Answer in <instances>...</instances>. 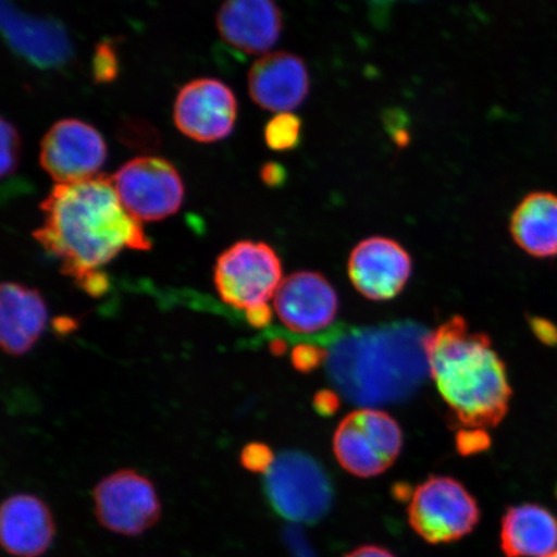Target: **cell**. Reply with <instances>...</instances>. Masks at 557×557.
Masks as SVG:
<instances>
[{
  "mask_svg": "<svg viewBox=\"0 0 557 557\" xmlns=\"http://www.w3.org/2000/svg\"><path fill=\"white\" fill-rule=\"evenodd\" d=\"M44 224L33 233L46 252L61 262L62 274L79 282L124 249L148 250L141 222L122 205L111 178L55 185L41 201Z\"/></svg>",
  "mask_w": 557,
  "mask_h": 557,
  "instance_id": "obj_1",
  "label": "cell"
},
{
  "mask_svg": "<svg viewBox=\"0 0 557 557\" xmlns=\"http://www.w3.org/2000/svg\"><path fill=\"white\" fill-rule=\"evenodd\" d=\"M429 373L461 429L496 428L508 412L512 388L504 360L486 333L451 317L424 338Z\"/></svg>",
  "mask_w": 557,
  "mask_h": 557,
  "instance_id": "obj_2",
  "label": "cell"
},
{
  "mask_svg": "<svg viewBox=\"0 0 557 557\" xmlns=\"http://www.w3.org/2000/svg\"><path fill=\"white\" fill-rule=\"evenodd\" d=\"M426 336L410 323L345 330L330 351L332 379L348 399L364 406L406 398L429 371Z\"/></svg>",
  "mask_w": 557,
  "mask_h": 557,
  "instance_id": "obj_3",
  "label": "cell"
},
{
  "mask_svg": "<svg viewBox=\"0 0 557 557\" xmlns=\"http://www.w3.org/2000/svg\"><path fill=\"white\" fill-rule=\"evenodd\" d=\"M263 490L278 517L297 524H317L331 511L334 487L315 458L298 450L281 453L264 473Z\"/></svg>",
  "mask_w": 557,
  "mask_h": 557,
  "instance_id": "obj_4",
  "label": "cell"
},
{
  "mask_svg": "<svg viewBox=\"0 0 557 557\" xmlns=\"http://www.w3.org/2000/svg\"><path fill=\"white\" fill-rule=\"evenodd\" d=\"M213 282L222 301L247 311L275 297L283 282L282 261L269 244L242 240L219 256Z\"/></svg>",
  "mask_w": 557,
  "mask_h": 557,
  "instance_id": "obj_5",
  "label": "cell"
},
{
  "mask_svg": "<svg viewBox=\"0 0 557 557\" xmlns=\"http://www.w3.org/2000/svg\"><path fill=\"white\" fill-rule=\"evenodd\" d=\"M403 431L395 418L373 408L355 410L338 424L333 451L343 468L358 478L387 471L400 456Z\"/></svg>",
  "mask_w": 557,
  "mask_h": 557,
  "instance_id": "obj_6",
  "label": "cell"
},
{
  "mask_svg": "<svg viewBox=\"0 0 557 557\" xmlns=\"http://www.w3.org/2000/svg\"><path fill=\"white\" fill-rule=\"evenodd\" d=\"M413 531L431 545L461 540L476 528V499L458 480L431 476L416 487L408 506Z\"/></svg>",
  "mask_w": 557,
  "mask_h": 557,
  "instance_id": "obj_7",
  "label": "cell"
},
{
  "mask_svg": "<svg viewBox=\"0 0 557 557\" xmlns=\"http://www.w3.org/2000/svg\"><path fill=\"white\" fill-rule=\"evenodd\" d=\"M110 178L123 207L139 222L169 219L183 207V178L166 159H132Z\"/></svg>",
  "mask_w": 557,
  "mask_h": 557,
  "instance_id": "obj_8",
  "label": "cell"
},
{
  "mask_svg": "<svg viewBox=\"0 0 557 557\" xmlns=\"http://www.w3.org/2000/svg\"><path fill=\"white\" fill-rule=\"evenodd\" d=\"M97 520L109 531L143 534L160 519L162 506L154 485L135 470H121L101 480L94 492Z\"/></svg>",
  "mask_w": 557,
  "mask_h": 557,
  "instance_id": "obj_9",
  "label": "cell"
},
{
  "mask_svg": "<svg viewBox=\"0 0 557 557\" xmlns=\"http://www.w3.org/2000/svg\"><path fill=\"white\" fill-rule=\"evenodd\" d=\"M108 158L100 132L79 120H62L48 129L40 144V165L59 185L99 176Z\"/></svg>",
  "mask_w": 557,
  "mask_h": 557,
  "instance_id": "obj_10",
  "label": "cell"
},
{
  "mask_svg": "<svg viewBox=\"0 0 557 557\" xmlns=\"http://www.w3.org/2000/svg\"><path fill=\"white\" fill-rule=\"evenodd\" d=\"M274 309L281 322L306 339L332 341L329 330L336 319L339 301L329 278L313 271H297L283 278L274 297Z\"/></svg>",
  "mask_w": 557,
  "mask_h": 557,
  "instance_id": "obj_11",
  "label": "cell"
},
{
  "mask_svg": "<svg viewBox=\"0 0 557 557\" xmlns=\"http://www.w3.org/2000/svg\"><path fill=\"white\" fill-rule=\"evenodd\" d=\"M238 100L224 82L200 78L187 83L174 101V124L194 141L209 144L232 135Z\"/></svg>",
  "mask_w": 557,
  "mask_h": 557,
  "instance_id": "obj_12",
  "label": "cell"
},
{
  "mask_svg": "<svg viewBox=\"0 0 557 557\" xmlns=\"http://www.w3.org/2000/svg\"><path fill=\"white\" fill-rule=\"evenodd\" d=\"M412 269L406 248L383 236L361 240L352 249L347 264L355 289L371 301H388L400 295Z\"/></svg>",
  "mask_w": 557,
  "mask_h": 557,
  "instance_id": "obj_13",
  "label": "cell"
},
{
  "mask_svg": "<svg viewBox=\"0 0 557 557\" xmlns=\"http://www.w3.org/2000/svg\"><path fill=\"white\" fill-rule=\"evenodd\" d=\"M2 30L7 44L35 67L59 70L73 60V44L60 21L40 18L2 0Z\"/></svg>",
  "mask_w": 557,
  "mask_h": 557,
  "instance_id": "obj_14",
  "label": "cell"
},
{
  "mask_svg": "<svg viewBox=\"0 0 557 557\" xmlns=\"http://www.w3.org/2000/svg\"><path fill=\"white\" fill-rule=\"evenodd\" d=\"M248 89L260 108L274 113H289L308 99L309 69L294 53L282 51L264 54L249 70Z\"/></svg>",
  "mask_w": 557,
  "mask_h": 557,
  "instance_id": "obj_15",
  "label": "cell"
},
{
  "mask_svg": "<svg viewBox=\"0 0 557 557\" xmlns=\"http://www.w3.org/2000/svg\"><path fill=\"white\" fill-rule=\"evenodd\" d=\"M218 29L235 50L268 52L281 38L282 11L275 0H225L218 13Z\"/></svg>",
  "mask_w": 557,
  "mask_h": 557,
  "instance_id": "obj_16",
  "label": "cell"
},
{
  "mask_svg": "<svg viewBox=\"0 0 557 557\" xmlns=\"http://www.w3.org/2000/svg\"><path fill=\"white\" fill-rule=\"evenodd\" d=\"M55 524L50 508L32 494L9 497L0 510V542L16 557H39L51 547Z\"/></svg>",
  "mask_w": 557,
  "mask_h": 557,
  "instance_id": "obj_17",
  "label": "cell"
},
{
  "mask_svg": "<svg viewBox=\"0 0 557 557\" xmlns=\"http://www.w3.org/2000/svg\"><path fill=\"white\" fill-rule=\"evenodd\" d=\"M48 322L46 299L40 292L16 282L0 288V345L11 357L29 352Z\"/></svg>",
  "mask_w": 557,
  "mask_h": 557,
  "instance_id": "obj_18",
  "label": "cell"
},
{
  "mask_svg": "<svg viewBox=\"0 0 557 557\" xmlns=\"http://www.w3.org/2000/svg\"><path fill=\"white\" fill-rule=\"evenodd\" d=\"M505 557H546L557 549V519L534 504L508 508L500 525Z\"/></svg>",
  "mask_w": 557,
  "mask_h": 557,
  "instance_id": "obj_19",
  "label": "cell"
},
{
  "mask_svg": "<svg viewBox=\"0 0 557 557\" xmlns=\"http://www.w3.org/2000/svg\"><path fill=\"white\" fill-rule=\"evenodd\" d=\"M515 243L537 259L557 256V195L547 191L528 194L511 215Z\"/></svg>",
  "mask_w": 557,
  "mask_h": 557,
  "instance_id": "obj_20",
  "label": "cell"
},
{
  "mask_svg": "<svg viewBox=\"0 0 557 557\" xmlns=\"http://www.w3.org/2000/svg\"><path fill=\"white\" fill-rule=\"evenodd\" d=\"M301 137L302 121L295 114H277L264 127V141L271 150H294L301 144Z\"/></svg>",
  "mask_w": 557,
  "mask_h": 557,
  "instance_id": "obj_21",
  "label": "cell"
},
{
  "mask_svg": "<svg viewBox=\"0 0 557 557\" xmlns=\"http://www.w3.org/2000/svg\"><path fill=\"white\" fill-rule=\"evenodd\" d=\"M117 138L132 150L151 152L160 146L156 127L148 122L129 117L117 125Z\"/></svg>",
  "mask_w": 557,
  "mask_h": 557,
  "instance_id": "obj_22",
  "label": "cell"
},
{
  "mask_svg": "<svg viewBox=\"0 0 557 557\" xmlns=\"http://www.w3.org/2000/svg\"><path fill=\"white\" fill-rule=\"evenodd\" d=\"M92 73L96 83H111L120 74V60L114 41L102 40L95 48Z\"/></svg>",
  "mask_w": 557,
  "mask_h": 557,
  "instance_id": "obj_23",
  "label": "cell"
},
{
  "mask_svg": "<svg viewBox=\"0 0 557 557\" xmlns=\"http://www.w3.org/2000/svg\"><path fill=\"white\" fill-rule=\"evenodd\" d=\"M330 359V351L317 341H302L290 351V363L297 372L311 373Z\"/></svg>",
  "mask_w": 557,
  "mask_h": 557,
  "instance_id": "obj_24",
  "label": "cell"
},
{
  "mask_svg": "<svg viewBox=\"0 0 557 557\" xmlns=\"http://www.w3.org/2000/svg\"><path fill=\"white\" fill-rule=\"evenodd\" d=\"M21 136L15 124L2 120V177H11L16 173L21 159Z\"/></svg>",
  "mask_w": 557,
  "mask_h": 557,
  "instance_id": "obj_25",
  "label": "cell"
},
{
  "mask_svg": "<svg viewBox=\"0 0 557 557\" xmlns=\"http://www.w3.org/2000/svg\"><path fill=\"white\" fill-rule=\"evenodd\" d=\"M455 442L459 455L469 457L490 449L492 437L485 429H459Z\"/></svg>",
  "mask_w": 557,
  "mask_h": 557,
  "instance_id": "obj_26",
  "label": "cell"
},
{
  "mask_svg": "<svg viewBox=\"0 0 557 557\" xmlns=\"http://www.w3.org/2000/svg\"><path fill=\"white\" fill-rule=\"evenodd\" d=\"M274 451L269 445L262 443H250L243 448L240 462L243 468L252 472L267 473L275 462Z\"/></svg>",
  "mask_w": 557,
  "mask_h": 557,
  "instance_id": "obj_27",
  "label": "cell"
},
{
  "mask_svg": "<svg viewBox=\"0 0 557 557\" xmlns=\"http://www.w3.org/2000/svg\"><path fill=\"white\" fill-rule=\"evenodd\" d=\"M312 407L317 410V413L322 417H331L338 412L341 407V398L337 393L332 389L324 388L320 389L313 396Z\"/></svg>",
  "mask_w": 557,
  "mask_h": 557,
  "instance_id": "obj_28",
  "label": "cell"
},
{
  "mask_svg": "<svg viewBox=\"0 0 557 557\" xmlns=\"http://www.w3.org/2000/svg\"><path fill=\"white\" fill-rule=\"evenodd\" d=\"M76 284L92 297H100L109 289V278L100 270L82 277Z\"/></svg>",
  "mask_w": 557,
  "mask_h": 557,
  "instance_id": "obj_29",
  "label": "cell"
},
{
  "mask_svg": "<svg viewBox=\"0 0 557 557\" xmlns=\"http://www.w3.org/2000/svg\"><path fill=\"white\" fill-rule=\"evenodd\" d=\"M247 322L257 330L267 329L273 319V311H271L269 304L257 306V308L246 311Z\"/></svg>",
  "mask_w": 557,
  "mask_h": 557,
  "instance_id": "obj_30",
  "label": "cell"
},
{
  "mask_svg": "<svg viewBox=\"0 0 557 557\" xmlns=\"http://www.w3.org/2000/svg\"><path fill=\"white\" fill-rule=\"evenodd\" d=\"M261 178L270 187H277L287 180V172L278 163H268L262 166Z\"/></svg>",
  "mask_w": 557,
  "mask_h": 557,
  "instance_id": "obj_31",
  "label": "cell"
},
{
  "mask_svg": "<svg viewBox=\"0 0 557 557\" xmlns=\"http://www.w3.org/2000/svg\"><path fill=\"white\" fill-rule=\"evenodd\" d=\"M531 329L534 332L535 336L547 345L555 344L557 341V331L552 323H548L547 320L533 318L531 319Z\"/></svg>",
  "mask_w": 557,
  "mask_h": 557,
  "instance_id": "obj_32",
  "label": "cell"
},
{
  "mask_svg": "<svg viewBox=\"0 0 557 557\" xmlns=\"http://www.w3.org/2000/svg\"><path fill=\"white\" fill-rule=\"evenodd\" d=\"M345 557H396L392 552H388L385 547L368 545L361 546L354 549L350 554Z\"/></svg>",
  "mask_w": 557,
  "mask_h": 557,
  "instance_id": "obj_33",
  "label": "cell"
},
{
  "mask_svg": "<svg viewBox=\"0 0 557 557\" xmlns=\"http://www.w3.org/2000/svg\"><path fill=\"white\" fill-rule=\"evenodd\" d=\"M270 351L271 354L276 355V357H282L285 352L288 351V343L285 339L282 338H274L270 343Z\"/></svg>",
  "mask_w": 557,
  "mask_h": 557,
  "instance_id": "obj_34",
  "label": "cell"
},
{
  "mask_svg": "<svg viewBox=\"0 0 557 557\" xmlns=\"http://www.w3.org/2000/svg\"><path fill=\"white\" fill-rule=\"evenodd\" d=\"M546 557H557V549H556V552H555V553L549 554V555H548V556H546Z\"/></svg>",
  "mask_w": 557,
  "mask_h": 557,
  "instance_id": "obj_35",
  "label": "cell"
}]
</instances>
